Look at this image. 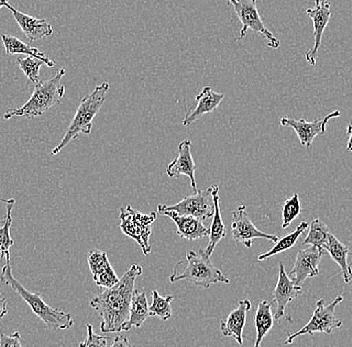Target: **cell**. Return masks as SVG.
I'll return each mask as SVG.
<instances>
[{
  "label": "cell",
  "instance_id": "obj_1",
  "mask_svg": "<svg viewBox=\"0 0 352 347\" xmlns=\"http://www.w3.org/2000/svg\"><path fill=\"white\" fill-rule=\"evenodd\" d=\"M142 273L140 265H131L118 284L111 289H105L90 300V306L102 317L100 331L103 333L122 331L123 324L129 320L136 278Z\"/></svg>",
  "mask_w": 352,
  "mask_h": 347
},
{
  "label": "cell",
  "instance_id": "obj_2",
  "mask_svg": "<svg viewBox=\"0 0 352 347\" xmlns=\"http://www.w3.org/2000/svg\"><path fill=\"white\" fill-rule=\"evenodd\" d=\"M0 280L19 294L22 300L30 305L35 315L38 316L48 328L52 331H67L74 325V318L72 313H65L46 304L41 293H32L28 291L25 287H22L19 280L13 278L10 258H6V263L2 267L1 274H0Z\"/></svg>",
  "mask_w": 352,
  "mask_h": 347
},
{
  "label": "cell",
  "instance_id": "obj_3",
  "mask_svg": "<svg viewBox=\"0 0 352 347\" xmlns=\"http://www.w3.org/2000/svg\"><path fill=\"white\" fill-rule=\"evenodd\" d=\"M66 74L65 68L58 70L56 76L50 80L41 81L35 85L34 91L25 104L16 109L4 113V120L13 117H25L33 120L43 115L52 107L60 105L61 100L65 94V87L61 83L63 76Z\"/></svg>",
  "mask_w": 352,
  "mask_h": 347
},
{
  "label": "cell",
  "instance_id": "obj_4",
  "mask_svg": "<svg viewBox=\"0 0 352 347\" xmlns=\"http://www.w3.org/2000/svg\"><path fill=\"white\" fill-rule=\"evenodd\" d=\"M110 89L109 82L101 83L94 89L91 93L85 96L80 101L72 124L66 131L65 137L60 144L54 147L52 155H56L63 150L72 140L76 139L80 135H90L94 120L98 115L101 107L107 100V94Z\"/></svg>",
  "mask_w": 352,
  "mask_h": 347
},
{
  "label": "cell",
  "instance_id": "obj_5",
  "mask_svg": "<svg viewBox=\"0 0 352 347\" xmlns=\"http://www.w3.org/2000/svg\"><path fill=\"white\" fill-rule=\"evenodd\" d=\"M210 258L202 249L199 251L189 250L184 260L186 263V269L184 271H179L175 267L170 276L171 282L186 280L204 289H209L211 285L219 282L228 284L230 280L215 267Z\"/></svg>",
  "mask_w": 352,
  "mask_h": 347
},
{
  "label": "cell",
  "instance_id": "obj_6",
  "mask_svg": "<svg viewBox=\"0 0 352 347\" xmlns=\"http://www.w3.org/2000/svg\"><path fill=\"white\" fill-rule=\"evenodd\" d=\"M155 212L142 213L134 210L131 205L120 208V230L125 236L134 239L142 247L143 254L148 256L151 251L149 243L153 230L151 224L155 221Z\"/></svg>",
  "mask_w": 352,
  "mask_h": 347
},
{
  "label": "cell",
  "instance_id": "obj_7",
  "mask_svg": "<svg viewBox=\"0 0 352 347\" xmlns=\"http://www.w3.org/2000/svg\"><path fill=\"white\" fill-rule=\"evenodd\" d=\"M342 302V295H338L329 305H325L324 300H322V298L318 300L316 303V309H314L309 322L302 328L299 329L292 335H288L285 344H292L298 336L305 335L314 336V333H319L330 335L336 329L342 327V322L338 320L336 315V307Z\"/></svg>",
  "mask_w": 352,
  "mask_h": 347
},
{
  "label": "cell",
  "instance_id": "obj_8",
  "mask_svg": "<svg viewBox=\"0 0 352 347\" xmlns=\"http://www.w3.org/2000/svg\"><path fill=\"white\" fill-rule=\"evenodd\" d=\"M228 5H231L236 13L241 23L239 39L244 38L250 30L263 35L266 39V45L277 49L280 46V41L267 30L263 19L257 10V0H228Z\"/></svg>",
  "mask_w": 352,
  "mask_h": 347
},
{
  "label": "cell",
  "instance_id": "obj_9",
  "mask_svg": "<svg viewBox=\"0 0 352 347\" xmlns=\"http://www.w3.org/2000/svg\"><path fill=\"white\" fill-rule=\"evenodd\" d=\"M162 208L167 210H173L178 214L190 215L200 221H208L214 213V202H213L212 190L211 188L204 190H197L193 194L184 197L182 201L175 205H164Z\"/></svg>",
  "mask_w": 352,
  "mask_h": 347
},
{
  "label": "cell",
  "instance_id": "obj_10",
  "mask_svg": "<svg viewBox=\"0 0 352 347\" xmlns=\"http://www.w3.org/2000/svg\"><path fill=\"white\" fill-rule=\"evenodd\" d=\"M231 234L235 243H241L248 248H252L253 240L256 238L267 239L274 243L278 240V236L276 234H265L253 224L245 205L239 206L233 212L232 219H231Z\"/></svg>",
  "mask_w": 352,
  "mask_h": 347
},
{
  "label": "cell",
  "instance_id": "obj_11",
  "mask_svg": "<svg viewBox=\"0 0 352 347\" xmlns=\"http://www.w3.org/2000/svg\"><path fill=\"white\" fill-rule=\"evenodd\" d=\"M340 116V111H334L327 114L323 120H316L314 122H307L303 118L296 120L294 118L283 117L280 120V124L285 127L294 128L301 146L307 147V150H310L316 136L324 135L327 133V122Z\"/></svg>",
  "mask_w": 352,
  "mask_h": 347
},
{
  "label": "cell",
  "instance_id": "obj_12",
  "mask_svg": "<svg viewBox=\"0 0 352 347\" xmlns=\"http://www.w3.org/2000/svg\"><path fill=\"white\" fill-rule=\"evenodd\" d=\"M325 251L320 248L310 245L305 249L299 250L296 254L294 269L289 278L298 287H302L307 278H316L319 274V263Z\"/></svg>",
  "mask_w": 352,
  "mask_h": 347
},
{
  "label": "cell",
  "instance_id": "obj_13",
  "mask_svg": "<svg viewBox=\"0 0 352 347\" xmlns=\"http://www.w3.org/2000/svg\"><path fill=\"white\" fill-rule=\"evenodd\" d=\"M308 16L314 23V45L311 50L305 54V59L310 65L314 67L318 61V50L322 41L323 32L329 25L331 17V4L327 0H316L314 8H307Z\"/></svg>",
  "mask_w": 352,
  "mask_h": 347
},
{
  "label": "cell",
  "instance_id": "obj_14",
  "mask_svg": "<svg viewBox=\"0 0 352 347\" xmlns=\"http://www.w3.org/2000/svg\"><path fill=\"white\" fill-rule=\"evenodd\" d=\"M191 147L192 144L190 139H184V142H180L178 146L177 157L167 166L166 173L171 179H177L182 175H186L190 179L191 188L193 192H195L197 191V179H195L197 166L191 153Z\"/></svg>",
  "mask_w": 352,
  "mask_h": 347
},
{
  "label": "cell",
  "instance_id": "obj_15",
  "mask_svg": "<svg viewBox=\"0 0 352 347\" xmlns=\"http://www.w3.org/2000/svg\"><path fill=\"white\" fill-rule=\"evenodd\" d=\"M302 294V287H298L292 281L283 263L279 265L278 280L274 291V302L277 304L276 313L274 320L279 322L285 316V309L290 302L296 300Z\"/></svg>",
  "mask_w": 352,
  "mask_h": 347
},
{
  "label": "cell",
  "instance_id": "obj_16",
  "mask_svg": "<svg viewBox=\"0 0 352 347\" xmlns=\"http://www.w3.org/2000/svg\"><path fill=\"white\" fill-rule=\"evenodd\" d=\"M160 214L170 217L177 227V236L187 240H197L208 236L209 230L204 225L202 221L190 215L178 214L173 210H164L162 204L157 206Z\"/></svg>",
  "mask_w": 352,
  "mask_h": 347
},
{
  "label": "cell",
  "instance_id": "obj_17",
  "mask_svg": "<svg viewBox=\"0 0 352 347\" xmlns=\"http://www.w3.org/2000/svg\"><path fill=\"white\" fill-rule=\"evenodd\" d=\"M224 96H226L224 93L215 92L210 87H204V89L195 98L197 107L195 109H189L186 117L182 120V125L190 126L206 114L212 113L219 107L221 101L224 100Z\"/></svg>",
  "mask_w": 352,
  "mask_h": 347
},
{
  "label": "cell",
  "instance_id": "obj_18",
  "mask_svg": "<svg viewBox=\"0 0 352 347\" xmlns=\"http://www.w3.org/2000/svg\"><path fill=\"white\" fill-rule=\"evenodd\" d=\"M10 10L12 12L15 21L19 24L22 32L25 34L30 43L54 34L52 26L45 19H36V17L30 16V15L15 10L13 6H10Z\"/></svg>",
  "mask_w": 352,
  "mask_h": 347
},
{
  "label": "cell",
  "instance_id": "obj_19",
  "mask_svg": "<svg viewBox=\"0 0 352 347\" xmlns=\"http://www.w3.org/2000/svg\"><path fill=\"white\" fill-rule=\"evenodd\" d=\"M252 309V302L250 300H241L236 309H233L228 317L220 322V331L226 337L233 336L239 344H243L242 333L246 324L248 311Z\"/></svg>",
  "mask_w": 352,
  "mask_h": 347
},
{
  "label": "cell",
  "instance_id": "obj_20",
  "mask_svg": "<svg viewBox=\"0 0 352 347\" xmlns=\"http://www.w3.org/2000/svg\"><path fill=\"white\" fill-rule=\"evenodd\" d=\"M212 190L213 202H214V213H213L212 221H211L209 230V243L208 247L202 249L206 256H212L215 247L226 236V227L222 219L221 212H220V197L219 186L214 184L211 186Z\"/></svg>",
  "mask_w": 352,
  "mask_h": 347
},
{
  "label": "cell",
  "instance_id": "obj_21",
  "mask_svg": "<svg viewBox=\"0 0 352 347\" xmlns=\"http://www.w3.org/2000/svg\"><path fill=\"white\" fill-rule=\"evenodd\" d=\"M151 316L148 302L144 289H134L127 322L123 324L122 331H131L132 327H140Z\"/></svg>",
  "mask_w": 352,
  "mask_h": 347
},
{
  "label": "cell",
  "instance_id": "obj_22",
  "mask_svg": "<svg viewBox=\"0 0 352 347\" xmlns=\"http://www.w3.org/2000/svg\"><path fill=\"white\" fill-rule=\"evenodd\" d=\"M323 249L325 250V252H329L332 260L340 265L344 282H351L352 280V269L351 265L349 263V256L351 254L349 247L338 240L331 232L329 237V241H327Z\"/></svg>",
  "mask_w": 352,
  "mask_h": 347
},
{
  "label": "cell",
  "instance_id": "obj_23",
  "mask_svg": "<svg viewBox=\"0 0 352 347\" xmlns=\"http://www.w3.org/2000/svg\"><path fill=\"white\" fill-rule=\"evenodd\" d=\"M1 41L3 43L4 47H6V54H10V56L24 54V56L36 57V58L43 60L44 65H47L48 67H54L55 63L54 61L48 58L46 54L44 52H41L38 48H35L28 45V43H24L21 39L11 36V35L1 34Z\"/></svg>",
  "mask_w": 352,
  "mask_h": 347
},
{
  "label": "cell",
  "instance_id": "obj_24",
  "mask_svg": "<svg viewBox=\"0 0 352 347\" xmlns=\"http://www.w3.org/2000/svg\"><path fill=\"white\" fill-rule=\"evenodd\" d=\"M274 316L272 311V303L261 300L255 313L254 324L256 328V340L254 346H261V342L274 326Z\"/></svg>",
  "mask_w": 352,
  "mask_h": 347
},
{
  "label": "cell",
  "instance_id": "obj_25",
  "mask_svg": "<svg viewBox=\"0 0 352 347\" xmlns=\"http://www.w3.org/2000/svg\"><path fill=\"white\" fill-rule=\"evenodd\" d=\"M308 226H309V224L307 221H302V223L297 226L296 230L290 232V234H285L281 238H278V240L274 243L275 245L272 249L268 250L265 254H261L258 258H257L258 261L266 260V259L272 258V256L283 254V252L287 251L290 248L294 247L296 245L297 241H298L299 237L302 236L303 232L307 230Z\"/></svg>",
  "mask_w": 352,
  "mask_h": 347
},
{
  "label": "cell",
  "instance_id": "obj_26",
  "mask_svg": "<svg viewBox=\"0 0 352 347\" xmlns=\"http://www.w3.org/2000/svg\"><path fill=\"white\" fill-rule=\"evenodd\" d=\"M6 205V215L3 225L0 227V259L10 258V248L14 245V240L10 236V228L12 225V212L14 208L15 199H1Z\"/></svg>",
  "mask_w": 352,
  "mask_h": 347
},
{
  "label": "cell",
  "instance_id": "obj_27",
  "mask_svg": "<svg viewBox=\"0 0 352 347\" xmlns=\"http://www.w3.org/2000/svg\"><path fill=\"white\" fill-rule=\"evenodd\" d=\"M308 227H309V232H308L305 240L302 241V245H314V247L323 249V247H324V245H327V241H329L330 234H331L329 226L323 223L320 219H316L311 221V223H310Z\"/></svg>",
  "mask_w": 352,
  "mask_h": 347
},
{
  "label": "cell",
  "instance_id": "obj_28",
  "mask_svg": "<svg viewBox=\"0 0 352 347\" xmlns=\"http://www.w3.org/2000/svg\"><path fill=\"white\" fill-rule=\"evenodd\" d=\"M153 295V303L149 306L151 316H156L162 320H168L173 315V309H171V302L175 300L173 295L160 296L157 291H151Z\"/></svg>",
  "mask_w": 352,
  "mask_h": 347
},
{
  "label": "cell",
  "instance_id": "obj_29",
  "mask_svg": "<svg viewBox=\"0 0 352 347\" xmlns=\"http://www.w3.org/2000/svg\"><path fill=\"white\" fill-rule=\"evenodd\" d=\"M88 265L94 278H98L101 274L105 273L111 269L109 256L104 250H92L87 256Z\"/></svg>",
  "mask_w": 352,
  "mask_h": 347
},
{
  "label": "cell",
  "instance_id": "obj_30",
  "mask_svg": "<svg viewBox=\"0 0 352 347\" xmlns=\"http://www.w3.org/2000/svg\"><path fill=\"white\" fill-rule=\"evenodd\" d=\"M16 63L30 82H32L34 85H38L41 82L39 71H41V67L44 65L43 60L36 58V57L28 56L24 57V58L19 57Z\"/></svg>",
  "mask_w": 352,
  "mask_h": 347
},
{
  "label": "cell",
  "instance_id": "obj_31",
  "mask_svg": "<svg viewBox=\"0 0 352 347\" xmlns=\"http://www.w3.org/2000/svg\"><path fill=\"white\" fill-rule=\"evenodd\" d=\"M300 212L301 203L298 194H294L286 199L283 205V228H287Z\"/></svg>",
  "mask_w": 352,
  "mask_h": 347
},
{
  "label": "cell",
  "instance_id": "obj_32",
  "mask_svg": "<svg viewBox=\"0 0 352 347\" xmlns=\"http://www.w3.org/2000/svg\"><path fill=\"white\" fill-rule=\"evenodd\" d=\"M87 337L85 342H81L79 346L89 347V346H100L105 347L107 346V339L109 338L105 336H100L96 335L94 331V327L91 324H87Z\"/></svg>",
  "mask_w": 352,
  "mask_h": 347
},
{
  "label": "cell",
  "instance_id": "obj_33",
  "mask_svg": "<svg viewBox=\"0 0 352 347\" xmlns=\"http://www.w3.org/2000/svg\"><path fill=\"white\" fill-rule=\"evenodd\" d=\"M0 346H22L21 333L16 331L12 335L8 336L0 331Z\"/></svg>",
  "mask_w": 352,
  "mask_h": 347
},
{
  "label": "cell",
  "instance_id": "obj_34",
  "mask_svg": "<svg viewBox=\"0 0 352 347\" xmlns=\"http://www.w3.org/2000/svg\"><path fill=\"white\" fill-rule=\"evenodd\" d=\"M110 346L112 347L131 346V344L125 336H116Z\"/></svg>",
  "mask_w": 352,
  "mask_h": 347
},
{
  "label": "cell",
  "instance_id": "obj_35",
  "mask_svg": "<svg viewBox=\"0 0 352 347\" xmlns=\"http://www.w3.org/2000/svg\"><path fill=\"white\" fill-rule=\"evenodd\" d=\"M8 313V298H1V292H0V320H2Z\"/></svg>",
  "mask_w": 352,
  "mask_h": 347
},
{
  "label": "cell",
  "instance_id": "obj_36",
  "mask_svg": "<svg viewBox=\"0 0 352 347\" xmlns=\"http://www.w3.org/2000/svg\"><path fill=\"white\" fill-rule=\"evenodd\" d=\"M346 133L349 135V142H347L346 150L352 153V124L347 125Z\"/></svg>",
  "mask_w": 352,
  "mask_h": 347
},
{
  "label": "cell",
  "instance_id": "obj_37",
  "mask_svg": "<svg viewBox=\"0 0 352 347\" xmlns=\"http://www.w3.org/2000/svg\"><path fill=\"white\" fill-rule=\"evenodd\" d=\"M10 4L8 3V0H0V10H1L2 8H6L10 10Z\"/></svg>",
  "mask_w": 352,
  "mask_h": 347
}]
</instances>
